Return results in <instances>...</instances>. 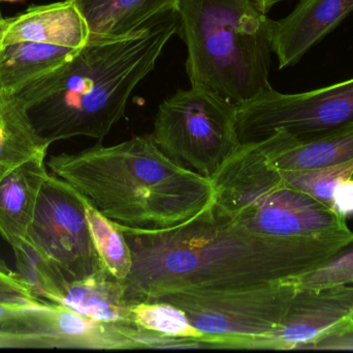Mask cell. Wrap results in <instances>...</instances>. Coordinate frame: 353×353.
<instances>
[{
  "label": "cell",
  "instance_id": "1",
  "mask_svg": "<svg viewBox=\"0 0 353 353\" xmlns=\"http://www.w3.org/2000/svg\"><path fill=\"white\" fill-rule=\"evenodd\" d=\"M212 209L165 231L120 228L134 260L122 281L130 304L181 290L283 283L316 269L353 242L350 228L300 238L255 233L218 218Z\"/></svg>",
  "mask_w": 353,
  "mask_h": 353
},
{
  "label": "cell",
  "instance_id": "2",
  "mask_svg": "<svg viewBox=\"0 0 353 353\" xmlns=\"http://www.w3.org/2000/svg\"><path fill=\"white\" fill-rule=\"evenodd\" d=\"M178 29L176 10L126 37L89 39L70 59L14 95L50 143L80 136L101 142L124 117L132 91L154 70Z\"/></svg>",
  "mask_w": 353,
  "mask_h": 353
},
{
  "label": "cell",
  "instance_id": "3",
  "mask_svg": "<svg viewBox=\"0 0 353 353\" xmlns=\"http://www.w3.org/2000/svg\"><path fill=\"white\" fill-rule=\"evenodd\" d=\"M47 165L121 229H174L215 203L211 178L168 157L150 135L52 155Z\"/></svg>",
  "mask_w": 353,
  "mask_h": 353
},
{
  "label": "cell",
  "instance_id": "4",
  "mask_svg": "<svg viewBox=\"0 0 353 353\" xmlns=\"http://www.w3.org/2000/svg\"><path fill=\"white\" fill-rule=\"evenodd\" d=\"M176 15L191 86L239 105L271 85L273 20L251 0H180Z\"/></svg>",
  "mask_w": 353,
  "mask_h": 353
},
{
  "label": "cell",
  "instance_id": "5",
  "mask_svg": "<svg viewBox=\"0 0 353 353\" xmlns=\"http://www.w3.org/2000/svg\"><path fill=\"white\" fill-rule=\"evenodd\" d=\"M211 180L213 213L249 231L300 238L350 229L345 217L288 186L257 142L239 145Z\"/></svg>",
  "mask_w": 353,
  "mask_h": 353
},
{
  "label": "cell",
  "instance_id": "6",
  "mask_svg": "<svg viewBox=\"0 0 353 353\" xmlns=\"http://www.w3.org/2000/svg\"><path fill=\"white\" fill-rule=\"evenodd\" d=\"M150 136L168 157L211 178L241 144L236 105L203 87L180 89L159 105Z\"/></svg>",
  "mask_w": 353,
  "mask_h": 353
},
{
  "label": "cell",
  "instance_id": "7",
  "mask_svg": "<svg viewBox=\"0 0 353 353\" xmlns=\"http://www.w3.org/2000/svg\"><path fill=\"white\" fill-rule=\"evenodd\" d=\"M285 283L232 289H191L169 292L150 302L174 305L195 329L214 338H261L283 321L296 294Z\"/></svg>",
  "mask_w": 353,
  "mask_h": 353
},
{
  "label": "cell",
  "instance_id": "8",
  "mask_svg": "<svg viewBox=\"0 0 353 353\" xmlns=\"http://www.w3.org/2000/svg\"><path fill=\"white\" fill-rule=\"evenodd\" d=\"M353 120V78L323 88L282 93L270 85L236 105L242 143L256 142L283 130L296 138L313 136Z\"/></svg>",
  "mask_w": 353,
  "mask_h": 353
},
{
  "label": "cell",
  "instance_id": "9",
  "mask_svg": "<svg viewBox=\"0 0 353 353\" xmlns=\"http://www.w3.org/2000/svg\"><path fill=\"white\" fill-rule=\"evenodd\" d=\"M86 199L65 180L49 174L39 193L28 238L68 284L103 271L86 218Z\"/></svg>",
  "mask_w": 353,
  "mask_h": 353
},
{
  "label": "cell",
  "instance_id": "10",
  "mask_svg": "<svg viewBox=\"0 0 353 353\" xmlns=\"http://www.w3.org/2000/svg\"><path fill=\"white\" fill-rule=\"evenodd\" d=\"M353 332V283L296 290L278 327L261 337L265 350H306Z\"/></svg>",
  "mask_w": 353,
  "mask_h": 353
},
{
  "label": "cell",
  "instance_id": "11",
  "mask_svg": "<svg viewBox=\"0 0 353 353\" xmlns=\"http://www.w3.org/2000/svg\"><path fill=\"white\" fill-rule=\"evenodd\" d=\"M128 325L101 323L55 303L28 306L0 329L46 340L49 350H137Z\"/></svg>",
  "mask_w": 353,
  "mask_h": 353
},
{
  "label": "cell",
  "instance_id": "12",
  "mask_svg": "<svg viewBox=\"0 0 353 353\" xmlns=\"http://www.w3.org/2000/svg\"><path fill=\"white\" fill-rule=\"evenodd\" d=\"M353 12V0H300L281 20L272 21V51L279 68L298 64Z\"/></svg>",
  "mask_w": 353,
  "mask_h": 353
},
{
  "label": "cell",
  "instance_id": "13",
  "mask_svg": "<svg viewBox=\"0 0 353 353\" xmlns=\"http://www.w3.org/2000/svg\"><path fill=\"white\" fill-rule=\"evenodd\" d=\"M256 142L270 163L281 171L329 167L353 159V120L305 138L276 131Z\"/></svg>",
  "mask_w": 353,
  "mask_h": 353
},
{
  "label": "cell",
  "instance_id": "14",
  "mask_svg": "<svg viewBox=\"0 0 353 353\" xmlns=\"http://www.w3.org/2000/svg\"><path fill=\"white\" fill-rule=\"evenodd\" d=\"M88 39L82 16L68 0L31 6L18 16L0 20V47L30 41L80 50Z\"/></svg>",
  "mask_w": 353,
  "mask_h": 353
},
{
  "label": "cell",
  "instance_id": "15",
  "mask_svg": "<svg viewBox=\"0 0 353 353\" xmlns=\"http://www.w3.org/2000/svg\"><path fill=\"white\" fill-rule=\"evenodd\" d=\"M86 24L89 39L132 35L176 12L180 0H68Z\"/></svg>",
  "mask_w": 353,
  "mask_h": 353
},
{
  "label": "cell",
  "instance_id": "16",
  "mask_svg": "<svg viewBox=\"0 0 353 353\" xmlns=\"http://www.w3.org/2000/svg\"><path fill=\"white\" fill-rule=\"evenodd\" d=\"M46 158H33L0 182V236L10 246L25 240L49 172Z\"/></svg>",
  "mask_w": 353,
  "mask_h": 353
},
{
  "label": "cell",
  "instance_id": "17",
  "mask_svg": "<svg viewBox=\"0 0 353 353\" xmlns=\"http://www.w3.org/2000/svg\"><path fill=\"white\" fill-rule=\"evenodd\" d=\"M61 305L101 323L134 325L125 287L107 269L70 284Z\"/></svg>",
  "mask_w": 353,
  "mask_h": 353
},
{
  "label": "cell",
  "instance_id": "18",
  "mask_svg": "<svg viewBox=\"0 0 353 353\" xmlns=\"http://www.w3.org/2000/svg\"><path fill=\"white\" fill-rule=\"evenodd\" d=\"M51 144L37 134L20 99L0 91V182L28 160L47 157Z\"/></svg>",
  "mask_w": 353,
  "mask_h": 353
},
{
  "label": "cell",
  "instance_id": "19",
  "mask_svg": "<svg viewBox=\"0 0 353 353\" xmlns=\"http://www.w3.org/2000/svg\"><path fill=\"white\" fill-rule=\"evenodd\" d=\"M78 51L30 41L0 47V91L18 93L61 66Z\"/></svg>",
  "mask_w": 353,
  "mask_h": 353
},
{
  "label": "cell",
  "instance_id": "20",
  "mask_svg": "<svg viewBox=\"0 0 353 353\" xmlns=\"http://www.w3.org/2000/svg\"><path fill=\"white\" fill-rule=\"evenodd\" d=\"M17 269L33 294L48 303L61 304L70 284L59 269L28 238L12 245Z\"/></svg>",
  "mask_w": 353,
  "mask_h": 353
},
{
  "label": "cell",
  "instance_id": "21",
  "mask_svg": "<svg viewBox=\"0 0 353 353\" xmlns=\"http://www.w3.org/2000/svg\"><path fill=\"white\" fill-rule=\"evenodd\" d=\"M132 321L136 325L149 331L176 338L203 340L214 350H228V340L205 335L195 329L188 317L178 307L163 302H138L132 304Z\"/></svg>",
  "mask_w": 353,
  "mask_h": 353
},
{
  "label": "cell",
  "instance_id": "22",
  "mask_svg": "<svg viewBox=\"0 0 353 353\" xmlns=\"http://www.w3.org/2000/svg\"><path fill=\"white\" fill-rule=\"evenodd\" d=\"M87 222L93 244L105 269L119 281H124L132 269V251L123 231L86 200Z\"/></svg>",
  "mask_w": 353,
  "mask_h": 353
},
{
  "label": "cell",
  "instance_id": "23",
  "mask_svg": "<svg viewBox=\"0 0 353 353\" xmlns=\"http://www.w3.org/2000/svg\"><path fill=\"white\" fill-rule=\"evenodd\" d=\"M278 171L288 186L309 195L315 200L334 209V191L341 182L353 180V159L319 169Z\"/></svg>",
  "mask_w": 353,
  "mask_h": 353
},
{
  "label": "cell",
  "instance_id": "24",
  "mask_svg": "<svg viewBox=\"0 0 353 353\" xmlns=\"http://www.w3.org/2000/svg\"><path fill=\"white\" fill-rule=\"evenodd\" d=\"M296 290L353 283V242L316 269L283 282Z\"/></svg>",
  "mask_w": 353,
  "mask_h": 353
},
{
  "label": "cell",
  "instance_id": "25",
  "mask_svg": "<svg viewBox=\"0 0 353 353\" xmlns=\"http://www.w3.org/2000/svg\"><path fill=\"white\" fill-rule=\"evenodd\" d=\"M0 303L41 305L47 302L33 294L18 271H12L3 260H0Z\"/></svg>",
  "mask_w": 353,
  "mask_h": 353
},
{
  "label": "cell",
  "instance_id": "26",
  "mask_svg": "<svg viewBox=\"0 0 353 353\" xmlns=\"http://www.w3.org/2000/svg\"><path fill=\"white\" fill-rule=\"evenodd\" d=\"M0 348H31V350H49L46 340L34 336L12 333L0 329Z\"/></svg>",
  "mask_w": 353,
  "mask_h": 353
},
{
  "label": "cell",
  "instance_id": "27",
  "mask_svg": "<svg viewBox=\"0 0 353 353\" xmlns=\"http://www.w3.org/2000/svg\"><path fill=\"white\" fill-rule=\"evenodd\" d=\"M333 207L336 213L343 217L353 215V180L338 184L334 191Z\"/></svg>",
  "mask_w": 353,
  "mask_h": 353
},
{
  "label": "cell",
  "instance_id": "28",
  "mask_svg": "<svg viewBox=\"0 0 353 353\" xmlns=\"http://www.w3.org/2000/svg\"><path fill=\"white\" fill-rule=\"evenodd\" d=\"M306 350H353V332L315 342Z\"/></svg>",
  "mask_w": 353,
  "mask_h": 353
},
{
  "label": "cell",
  "instance_id": "29",
  "mask_svg": "<svg viewBox=\"0 0 353 353\" xmlns=\"http://www.w3.org/2000/svg\"><path fill=\"white\" fill-rule=\"evenodd\" d=\"M34 305L17 304V303H0V323L18 315L23 309Z\"/></svg>",
  "mask_w": 353,
  "mask_h": 353
},
{
  "label": "cell",
  "instance_id": "30",
  "mask_svg": "<svg viewBox=\"0 0 353 353\" xmlns=\"http://www.w3.org/2000/svg\"><path fill=\"white\" fill-rule=\"evenodd\" d=\"M263 14H269L270 10L279 3V2L285 1V0H251Z\"/></svg>",
  "mask_w": 353,
  "mask_h": 353
},
{
  "label": "cell",
  "instance_id": "31",
  "mask_svg": "<svg viewBox=\"0 0 353 353\" xmlns=\"http://www.w3.org/2000/svg\"><path fill=\"white\" fill-rule=\"evenodd\" d=\"M3 18V17H2V12H1V2H0V20H1V19Z\"/></svg>",
  "mask_w": 353,
  "mask_h": 353
}]
</instances>
